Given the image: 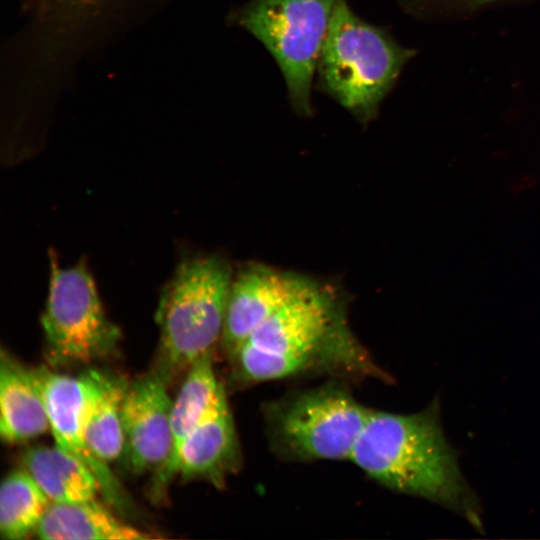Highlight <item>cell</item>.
<instances>
[{
    "label": "cell",
    "instance_id": "obj_6",
    "mask_svg": "<svg viewBox=\"0 0 540 540\" xmlns=\"http://www.w3.org/2000/svg\"><path fill=\"white\" fill-rule=\"evenodd\" d=\"M338 0H250L229 21L253 35L273 57L293 109L312 114L311 87Z\"/></svg>",
    "mask_w": 540,
    "mask_h": 540
},
{
    "label": "cell",
    "instance_id": "obj_5",
    "mask_svg": "<svg viewBox=\"0 0 540 540\" xmlns=\"http://www.w3.org/2000/svg\"><path fill=\"white\" fill-rule=\"evenodd\" d=\"M370 409L344 387L327 384L265 405L272 448L295 461L350 460Z\"/></svg>",
    "mask_w": 540,
    "mask_h": 540
},
{
    "label": "cell",
    "instance_id": "obj_16",
    "mask_svg": "<svg viewBox=\"0 0 540 540\" xmlns=\"http://www.w3.org/2000/svg\"><path fill=\"white\" fill-rule=\"evenodd\" d=\"M223 392L224 388L214 372L212 354L201 357L188 368L185 380L172 403V451L164 467Z\"/></svg>",
    "mask_w": 540,
    "mask_h": 540
},
{
    "label": "cell",
    "instance_id": "obj_2",
    "mask_svg": "<svg viewBox=\"0 0 540 540\" xmlns=\"http://www.w3.org/2000/svg\"><path fill=\"white\" fill-rule=\"evenodd\" d=\"M439 404L413 414L371 410L350 461L379 484L438 503L480 529L478 501L444 436Z\"/></svg>",
    "mask_w": 540,
    "mask_h": 540
},
{
    "label": "cell",
    "instance_id": "obj_11",
    "mask_svg": "<svg viewBox=\"0 0 540 540\" xmlns=\"http://www.w3.org/2000/svg\"><path fill=\"white\" fill-rule=\"evenodd\" d=\"M309 285L267 268H250L237 276L230 286L221 337L228 356Z\"/></svg>",
    "mask_w": 540,
    "mask_h": 540
},
{
    "label": "cell",
    "instance_id": "obj_17",
    "mask_svg": "<svg viewBox=\"0 0 540 540\" xmlns=\"http://www.w3.org/2000/svg\"><path fill=\"white\" fill-rule=\"evenodd\" d=\"M51 501L24 470L9 473L0 488V532L16 540L35 533Z\"/></svg>",
    "mask_w": 540,
    "mask_h": 540
},
{
    "label": "cell",
    "instance_id": "obj_7",
    "mask_svg": "<svg viewBox=\"0 0 540 540\" xmlns=\"http://www.w3.org/2000/svg\"><path fill=\"white\" fill-rule=\"evenodd\" d=\"M53 366L86 365L111 354L120 331L106 316L83 262L61 268L51 259L49 294L41 317Z\"/></svg>",
    "mask_w": 540,
    "mask_h": 540
},
{
    "label": "cell",
    "instance_id": "obj_13",
    "mask_svg": "<svg viewBox=\"0 0 540 540\" xmlns=\"http://www.w3.org/2000/svg\"><path fill=\"white\" fill-rule=\"evenodd\" d=\"M44 540H139L151 536L134 528L95 499L51 502L34 533Z\"/></svg>",
    "mask_w": 540,
    "mask_h": 540
},
{
    "label": "cell",
    "instance_id": "obj_10",
    "mask_svg": "<svg viewBox=\"0 0 540 540\" xmlns=\"http://www.w3.org/2000/svg\"><path fill=\"white\" fill-rule=\"evenodd\" d=\"M240 462L239 439L223 392L184 439L173 459L155 473L154 493L158 494L175 475L220 486L240 467Z\"/></svg>",
    "mask_w": 540,
    "mask_h": 540
},
{
    "label": "cell",
    "instance_id": "obj_15",
    "mask_svg": "<svg viewBox=\"0 0 540 540\" xmlns=\"http://www.w3.org/2000/svg\"><path fill=\"white\" fill-rule=\"evenodd\" d=\"M93 374L95 383L83 415L84 436L91 452L109 464L124 450L122 402L128 382L97 370Z\"/></svg>",
    "mask_w": 540,
    "mask_h": 540
},
{
    "label": "cell",
    "instance_id": "obj_18",
    "mask_svg": "<svg viewBox=\"0 0 540 540\" xmlns=\"http://www.w3.org/2000/svg\"><path fill=\"white\" fill-rule=\"evenodd\" d=\"M499 1L505 0H400V5L417 17H440L473 13Z\"/></svg>",
    "mask_w": 540,
    "mask_h": 540
},
{
    "label": "cell",
    "instance_id": "obj_8",
    "mask_svg": "<svg viewBox=\"0 0 540 540\" xmlns=\"http://www.w3.org/2000/svg\"><path fill=\"white\" fill-rule=\"evenodd\" d=\"M43 396L55 444L85 465L95 476L100 493L112 506L127 509L125 493L110 471L87 445L83 430L84 410L93 390V370L74 377L47 367L32 369Z\"/></svg>",
    "mask_w": 540,
    "mask_h": 540
},
{
    "label": "cell",
    "instance_id": "obj_12",
    "mask_svg": "<svg viewBox=\"0 0 540 540\" xmlns=\"http://www.w3.org/2000/svg\"><path fill=\"white\" fill-rule=\"evenodd\" d=\"M50 430L43 396L32 369L2 350L0 364V435L7 443H21Z\"/></svg>",
    "mask_w": 540,
    "mask_h": 540
},
{
    "label": "cell",
    "instance_id": "obj_9",
    "mask_svg": "<svg viewBox=\"0 0 540 540\" xmlns=\"http://www.w3.org/2000/svg\"><path fill=\"white\" fill-rule=\"evenodd\" d=\"M169 378L159 369L128 383L122 402L123 454L134 473L162 469L172 451Z\"/></svg>",
    "mask_w": 540,
    "mask_h": 540
},
{
    "label": "cell",
    "instance_id": "obj_14",
    "mask_svg": "<svg viewBox=\"0 0 540 540\" xmlns=\"http://www.w3.org/2000/svg\"><path fill=\"white\" fill-rule=\"evenodd\" d=\"M20 463L51 502L92 500L100 492L93 473L56 444L28 447L23 451Z\"/></svg>",
    "mask_w": 540,
    "mask_h": 540
},
{
    "label": "cell",
    "instance_id": "obj_3",
    "mask_svg": "<svg viewBox=\"0 0 540 540\" xmlns=\"http://www.w3.org/2000/svg\"><path fill=\"white\" fill-rule=\"evenodd\" d=\"M415 50L338 0L316 67V89L359 121L373 119Z\"/></svg>",
    "mask_w": 540,
    "mask_h": 540
},
{
    "label": "cell",
    "instance_id": "obj_4",
    "mask_svg": "<svg viewBox=\"0 0 540 540\" xmlns=\"http://www.w3.org/2000/svg\"><path fill=\"white\" fill-rule=\"evenodd\" d=\"M232 280L227 264L216 257L182 261L162 290L156 313L160 327V364L169 379L221 340Z\"/></svg>",
    "mask_w": 540,
    "mask_h": 540
},
{
    "label": "cell",
    "instance_id": "obj_1",
    "mask_svg": "<svg viewBox=\"0 0 540 540\" xmlns=\"http://www.w3.org/2000/svg\"><path fill=\"white\" fill-rule=\"evenodd\" d=\"M244 384L327 373L387 380L331 301L309 285L229 356Z\"/></svg>",
    "mask_w": 540,
    "mask_h": 540
}]
</instances>
